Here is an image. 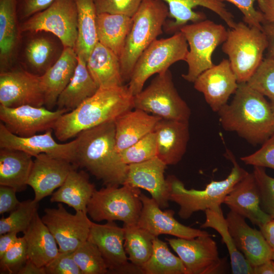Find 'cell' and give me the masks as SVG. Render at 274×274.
I'll use <instances>...</instances> for the list:
<instances>
[{"label":"cell","mask_w":274,"mask_h":274,"mask_svg":"<svg viewBox=\"0 0 274 274\" xmlns=\"http://www.w3.org/2000/svg\"><path fill=\"white\" fill-rule=\"evenodd\" d=\"M98 89L87 68L86 61L81 56H78L74 74L58 98L57 109L71 111L93 95Z\"/></svg>","instance_id":"836d02e7"},{"label":"cell","mask_w":274,"mask_h":274,"mask_svg":"<svg viewBox=\"0 0 274 274\" xmlns=\"http://www.w3.org/2000/svg\"><path fill=\"white\" fill-rule=\"evenodd\" d=\"M189 47L180 31L171 37L154 40L142 53L133 69L127 87L134 96L143 89L147 80L152 75L169 70L174 63L185 61Z\"/></svg>","instance_id":"52a82bcc"},{"label":"cell","mask_w":274,"mask_h":274,"mask_svg":"<svg viewBox=\"0 0 274 274\" xmlns=\"http://www.w3.org/2000/svg\"><path fill=\"white\" fill-rule=\"evenodd\" d=\"M270 104H271V107L272 111L273 113L274 114V103L270 102Z\"/></svg>","instance_id":"91938a15"},{"label":"cell","mask_w":274,"mask_h":274,"mask_svg":"<svg viewBox=\"0 0 274 274\" xmlns=\"http://www.w3.org/2000/svg\"><path fill=\"white\" fill-rule=\"evenodd\" d=\"M193 83L194 88L203 94L206 101L216 113L227 104L239 84L226 59L202 72Z\"/></svg>","instance_id":"e0dca14e"},{"label":"cell","mask_w":274,"mask_h":274,"mask_svg":"<svg viewBox=\"0 0 274 274\" xmlns=\"http://www.w3.org/2000/svg\"><path fill=\"white\" fill-rule=\"evenodd\" d=\"M87 240L99 249L108 269V273H120L129 262L124 247V228L114 221L104 224L92 222Z\"/></svg>","instance_id":"603a6c76"},{"label":"cell","mask_w":274,"mask_h":274,"mask_svg":"<svg viewBox=\"0 0 274 274\" xmlns=\"http://www.w3.org/2000/svg\"><path fill=\"white\" fill-rule=\"evenodd\" d=\"M126 165L141 163L157 156L156 136L152 131L119 152Z\"/></svg>","instance_id":"b9f144b4"},{"label":"cell","mask_w":274,"mask_h":274,"mask_svg":"<svg viewBox=\"0 0 274 274\" xmlns=\"http://www.w3.org/2000/svg\"><path fill=\"white\" fill-rule=\"evenodd\" d=\"M143 0H94L97 13L120 14L132 17Z\"/></svg>","instance_id":"bcb514c9"},{"label":"cell","mask_w":274,"mask_h":274,"mask_svg":"<svg viewBox=\"0 0 274 274\" xmlns=\"http://www.w3.org/2000/svg\"><path fill=\"white\" fill-rule=\"evenodd\" d=\"M167 165L158 157L128 165L124 184L148 191L162 209L168 207L169 189L164 173ZM123 184V185H124Z\"/></svg>","instance_id":"44dd1931"},{"label":"cell","mask_w":274,"mask_h":274,"mask_svg":"<svg viewBox=\"0 0 274 274\" xmlns=\"http://www.w3.org/2000/svg\"><path fill=\"white\" fill-rule=\"evenodd\" d=\"M26 32L28 35L20 55L22 67L41 76L60 57L64 47L60 40L51 33L42 31Z\"/></svg>","instance_id":"d6986e66"},{"label":"cell","mask_w":274,"mask_h":274,"mask_svg":"<svg viewBox=\"0 0 274 274\" xmlns=\"http://www.w3.org/2000/svg\"><path fill=\"white\" fill-rule=\"evenodd\" d=\"M78 63L74 48L64 47L58 60L40 76L46 108L52 110L58 98L71 81Z\"/></svg>","instance_id":"83f0119b"},{"label":"cell","mask_w":274,"mask_h":274,"mask_svg":"<svg viewBox=\"0 0 274 274\" xmlns=\"http://www.w3.org/2000/svg\"><path fill=\"white\" fill-rule=\"evenodd\" d=\"M223 203L259 227L272 219L261 208L260 193L253 173H248L234 185Z\"/></svg>","instance_id":"d4e9b609"},{"label":"cell","mask_w":274,"mask_h":274,"mask_svg":"<svg viewBox=\"0 0 274 274\" xmlns=\"http://www.w3.org/2000/svg\"><path fill=\"white\" fill-rule=\"evenodd\" d=\"M206 220L201 228H211L221 235L230 256L232 273L253 274V267L238 250L229 232L221 206L205 211Z\"/></svg>","instance_id":"d590c367"},{"label":"cell","mask_w":274,"mask_h":274,"mask_svg":"<svg viewBox=\"0 0 274 274\" xmlns=\"http://www.w3.org/2000/svg\"><path fill=\"white\" fill-rule=\"evenodd\" d=\"M253 89L274 103V58H263L261 63L247 82Z\"/></svg>","instance_id":"7bdbcfd3"},{"label":"cell","mask_w":274,"mask_h":274,"mask_svg":"<svg viewBox=\"0 0 274 274\" xmlns=\"http://www.w3.org/2000/svg\"><path fill=\"white\" fill-rule=\"evenodd\" d=\"M141 268L143 274H187L179 257L172 253L167 243L158 237L154 239L151 256Z\"/></svg>","instance_id":"f35d334b"},{"label":"cell","mask_w":274,"mask_h":274,"mask_svg":"<svg viewBox=\"0 0 274 274\" xmlns=\"http://www.w3.org/2000/svg\"><path fill=\"white\" fill-rule=\"evenodd\" d=\"M154 131L157 157L167 165L179 163L186 151L189 139V121L161 118Z\"/></svg>","instance_id":"484cf974"},{"label":"cell","mask_w":274,"mask_h":274,"mask_svg":"<svg viewBox=\"0 0 274 274\" xmlns=\"http://www.w3.org/2000/svg\"><path fill=\"white\" fill-rule=\"evenodd\" d=\"M17 232H9L0 234V258L16 242Z\"/></svg>","instance_id":"db71d44e"},{"label":"cell","mask_w":274,"mask_h":274,"mask_svg":"<svg viewBox=\"0 0 274 274\" xmlns=\"http://www.w3.org/2000/svg\"><path fill=\"white\" fill-rule=\"evenodd\" d=\"M23 234L28 259L38 266L44 267L59 253L56 240L38 212Z\"/></svg>","instance_id":"4dcf8cb0"},{"label":"cell","mask_w":274,"mask_h":274,"mask_svg":"<svg viewBox=\"0 0 274 274\" xmlns=\"http://www.w3.org/2000/svg\"><path fill=\"white\" fill-rule=\"evenodd\" d=\"M225 156L233 165L230 174L225 179L211 181L203 190L188 189L176 176L167 177L169 199L179 205L181 218L188 219L195 212L221 206L234 185L249 173L241 166L230 150H226Z\"/></svg>","instance_id":"5b68a950"},{"label":"cell","mask_w":274,"mask_h":274,"mask_svg":"<svg viewBox=\"0 0 274 274\" xmlns=\"http://www.w3.org/2000/svg\"><path fill=\"white\" fill-rule=\"evenodd\" d=\"M168 8L161 0H143L132 18V25L119 57L123 83L129 82L134 65L144 50L162 33Z\"/></svg>","instance_id":"277c9868"},{"label":"cell","mask_w":274,"mask_h":274,"mask_svg":"<svg viewBox=\"0 0 274 274\" xmlns=\"http://www.w3.org/2000/svg\"><path fill=\"white\" fill-rule=\"evenodd\" d=\"M259 10L261 12L264 22L274 25V0H257Z\"/></svg>","instance_id":"f5cc1de1"},{"label":"cell","mask_w":274,"mask_h":274,"mask_svg":"<svg viewBox=\"0 0 274 274\" xmlns=\"http://www.w3.org/2000/svg\"><path fill=\"white\" fill-rule=\"evenodd\" d=\"M18 274H46L44 267H39L30 259H28Z\"/></svg>","instance_id":"6f0895ef"},{"label":"cell","mask_w":274,"mask_h":274,"mask_svg":"<svg viewBox=\"0 0 274 274\" xmlns=\"http://www.w3.org/2000/svg\"><path fill=\"white\" fill-rule=\"evenodd\" d=\"M166 240L182 260L187 274H217L225 271L224 260L219 257L217 244L211 235Z\"/></svg>","instance_id":"7c38bea8"},{"label":"cell","mask_w":274,"mask_h":274,"mask_svg":"<svg viewBox=\"0 0 274 274\" xmlns=\"http://www.w3.org/2000/svg\"><path fill=\"white\" fill-rule=\"evenodd\" d=\"M134 109L162 119L189 121L191 110L178 92L170 71L157 75L149 85L133 96Z\"/></svg>","instance_id":"30bf717a"},{"label":"cell","mask_w":274,"mask_h":274,"mask_svg":"<svg viewBox=\"0 0 274 274\" xmlns=\"http://www.w3.org/2000/svg\"><path fill=\"white\" fill-rule=\"evenodd\" d=\"M160 119L138 109L120 115L114 121L116 150L119 153L153 131Z\"/></svg>","instance_id":"f1b7e54d"},{"label":"cell","mask_w":274,"mask_h":274,"mask_svg":"<svg viewBox=\"0 0 274 274\" xmlns=\"http://www.w3.org/2000/svg\"><path fill=\"white\" fill-rule=\"evenodd\" d=\"M22 33L45 31L58 38L64 47L75 48L78 18L75 0H55L45 10L20 23Z\"/></svg>","instance_id":"8fae6325"},{"label":"cell","mask_w":274,"mask_h":274,"mask_svg":"<svg viewBox=\"0 0 274 274\" xmlns=\"http://www.w3.org/2000/svg\"><path fill=\"white\" fill-rule=\"evenodd\" d=\"M17 13V0H0V71L14 67L22 33Z\"/></svg>","instance_id":"4316f807"},{"label":"cell","mask_w":274,"mask_h":274,"mask_svg":"<svg viewBox=\"0 0 274 274\" xmlns=\"http://www.w3.org/2000/svg\"><path fill=\"white\" fill-rule=\"evenodd\" d=\"M39 202L34 199L20 202L18 207L7 217L0 219V234L9 232H24L29 227L37 213Z\"/></svg>","instance_id":"ab89813d"},{"label":"cell","mask_w":274,"mask_h":274,"mask_svg":"<svg viewBox=\"0 0 274 274\" xmlns=\"http://www.w3.org/2000/svg\"><path fill=\"white\" fill-rule=\"evenodd\" d=\"M234 95L217 112L222 127L253 145L263 144L274 133L271 104L247 83H239Z\"/></svg>","instance_id":"6da1fadb"},{"label":"cell","mask_w":274,"mask_h":274,"mask_svg":"<svg viewBox=\"0 0 274 274\" xmlns=\"http://www.w3.org/2000/svg\"><path fill=\"white\" fill-rule=\"evenodd\" d=\"M65 109L52 111L44 107L23 105L9 108L0 105V119L12 133L26 137L53 129Z\"/></svg>","instance_id":"9a60e30c"},{"label":"cell","mask_w":274,"mask_h":274,"mask_svg":"<svg viewBox=\"0 0 274 274\" xmlns=\"http://www.w3.org/2000/svg\"><path fill=\"white\" fill-rule=\"evenodd\" d=\"M87 68L98 88H110L124 85L119 57L97 42L86 61Z\"/></svg>","instance_id":"f546056e"},{"label":"cell","mask_w":274,"mask_h":274,"mask_svg":"<svg viewBox=\"0 0 274 274\" xmlns=\"http://www.w3.org/2000/svg\"><path fill=\"white\" fill-rule=\"evenodd\" d=\"M259 228L267 243L274 250V219H271Z\"/></svg>","instance_id":"9f6ffc18"},{"label":"cell","mask_w":274,"mask_h":274,"mask_svg":"<svg viewBox=\"0 0 274 274\" xmlns=\"http://www.w3.org/2000/svg\"><path fill=\"white\" fill-rule=\"evenodd\" d=\"M84 211L68 212L62 203L46 208L41 218L53 235L59 252L72 253L88 239L92 222Z\"/></svg>","instance_id":"4fadbf2b"},{"label":"cell","mask_w":274,"mask_h":274,"mask_svg":"<svg viewBox=\"0 0 274 274\" xmlns=\"http://www.w3.org/2000/svg\"><path fill=\"white\" fill-rule=\"evenodd\" d=\"M74 260L82 274H106L108 269L97 246L87 240L73 252Z\"/></svg>","instance_id":"60d3db41"},{"label":"cell","mask_w":274,"mask_h":274,"mask_svg":"<svg viewBox=\"0 0 274 274\" xmlns=\"http://www.w3.org/2000/svg\"><path fill=\"white\" fill-rule=\"evenodd\" d=\"M253 167V174L259 189L261 208L274 219V178L267 174L264 167Z\"/></svg>","instance_id":"f6af8a7d"},{"label":"cell","mask_w":274,"mask_h":274,"mask_svg":"<svg viewBox=\"0 0 274 274\" xmlns=\"http://www.w3.org/2000/svg\"><path fill=\"white\" fill-rule=\"evenodd\" d=\"M133 109V96L127 85L98 88L75 109L62 114L53 130L57 140L65 141L82 131L114 121Z\"/></svg>","instance_id":"7a4b0ae2"},{"label":"cell","mask_w":274,"mask_h":274,"mask_svg":"<svg viewBox=\"0 0 274 274\" xmlns=\"http://www.w3.org/2000/svg\"><path fill=\"white\" fill-rule=\"evenodd\" d=\"M180 31L184 35L189 47L185 60L188 71L182 77L186 81L193 83L202 72L214 65L213 53L225 41L228 30L222 24L205 19L186 24Z\"/></svg>","instance_id":"9c48e42d"},{"label":"cell","mask_w":274,"mask_h":274,"mask_svg":"<svg viewBox=\"0 0 274 274\" xmlns=\"http://www.w3.org/2000/svg\"><path fill=\"white\" fill-rule=\"evenodd\" d=\"M94 185L84 171L72 169L63 184L53 192L51 202L63 203L73 208L76 212H86L87 205L95 190Z\"/></svg>","instance_id":"1f68e13d"},{"label":"cell","mask_w":274,"mask_h":274,"mask_svg":"<svg viewBox=\"0 0 274 274\" xmlns=\"http://www.w3.org/2000/svg\"><path fill=\"white\" fill-rule=\"evenodd\" d=\"M142 209L137 223L155 237L167 234L182 238L210 235L208 232L185 226L174 217L173 210H162L152 198L141 193Z\"/></svg>","instance_id":"ac0fdd59"},{"label":"cell","mask_w":274,"mask_h":274,"mask_svg":"<svg viewBox=\"0 0 274 274\" xmlns=\"http://www.w3.org/2000/svg\"><path fill=\"white\" fill-rule=\"evenodd\" d=\"M78 18V37L74 49L86 61L98 42L96 19L97 11L94 0H75Z\"/></svg>","instance_id":"8d00e7d4"},{"label":"cell","mask_w":274,"mask_h":274,"mask_svg":"<svg viewBox=\"0 0 274 274\" xmlns=\"http://www.w3.org/2000/svg\"><path fill=\"white\" fill-rule=\"evenodd\" d=\"M262 30L266 36L268 43L266 57L274 58V25L264 22L262 24Z\"/></svg>","instance_id":"11a10c76"},{"label":"cell","mask_w":274,"mask_h":274,"mask_svg":"<svg viewBox=\"0 0 274 274\" xmlns=\"http://www.w3.org/2000/svg\"><path fill=\"white\" fill-rule=\"evenodd\" d=\"M167 5L168 17L174 20L165 22L164 27L168 33H176L187 24L206 19V15L195 12L193 9L200 6L211 10L217 14L230 28H234L236 22L233 15L226 8L223 2L218 0H161Z\"/></svg>","instance_id":"cb8c5ba5"},{"label":"cell","mask_w":274,"mask_h":274,"mask_svg":"<svg viewBox=\"0 0 274 274\" xmlns=\"http://www.w3.org/2000/svg\"><path fill=\"white\" fill-rule=\"evenodd\" d=\"M76 137L77 167L86 169L106 186L124 184L128 165L116 149L114 121L82 131Z\"/></svg>","instance_id":"3957f363"},{"label":"cell","mask_w":274,"mask_h":274,"mask_svg":"<svg viewBox=\"0 0 274 274\" xmlns=\"http://www.w3.org/2000/svg\"><path fill=\"white\" fill-rule=\"evenodd\" d=\"M253 274H274V260L271 259L254 266Z\"/></svg>","instance_id":"680465c9"},{"label":"cell","mask_w":274,"mask_h":274,"mask_svg":"<svg viewBox=\"0 0 274 274\" xmlns=\"http://www.w3.org/2000/svg\"><path fill=\"white\" fill-rule=\"evenodd\" d=\"M52 130L22 137L12 133L1 123L0 148L22 151L35 157L45 153L65 160L75 166L77 139L64 144L58 143L52 136Z\"/></svg>","instance_id":"2e32d148"},{"label":"cell","mask_w":274,"mask_h":274,"mask_svg":"<svg viewBox=\"0 0 274 274\" xmlns=\"http://www.w3.org/2000/svg\"><path fill=\"white\" fill-rule=\"evenodd\" d=\"M27 181L37 202L52 195L64 183L70 172L77 167L71 162L47 154L35 157Z\"/></svg>","instance_id":"ffe728a7"},{"label":"cell","mask_w":274,"mask_h":274,"mask_svg":"<svg viewBox=\"0 0 274 274\" xmlns=\"http://www.w3.org/2000/svg\"><path fill=\"white\" fill-rule=\"evenodd\" d=\"M141 193L140 188L126 184L95 189L87 213L95 222L120 221L125 225L137 224L142 209Z\"/></svg>","instance_id":"ba28073f"},{"label":"cell","mask_w":274,"mask_h":274,"mask_svg":"<svg viewBox=\"0 0 274 274\" xmlns=\"http://www.w3.org/2000/svg\"><path fill=\"white\" fill-rule=\"evenodd\" d=\"M0 105L9 108L45 105L40 76L22 67L1 72Z\"/></svg>","instance_id":"5bb4252c"},{"label":"cell","mask_w":274,"mask_h":274,"mask_svg":"<svg viewBox=\"0 0 274 274\" xmlns=\"http://www.w3.org/2000/svg\"><path fill=\"white\" fill-rule=\"evenodd\" d=\"M17 191L13 188L0 185V214L11 213L15 210L20 203L17 199Z\"/></svg>","instance_id":"816d5d0a"},{"label":"cell","mask_w":274,"mask_h":274,"mask_svg":"<svg viewBox=\"0 0 274 274\" xmlns=\"http://www.w3.org/2000/svg\"><path fill=\"white\" fill-rule=\"evenodd\" d=\"M245 219L230 210L226 220L237 248L254 267L271 259L272 250L261 231L251 227Z\"/></svg>","instance_id":"7402d4cb"},{"label":"cell","mask_w":274,"mask_h":274,"mask_svg":"<svg viewBox=\"0 0 274 274\" xmlns=\"http://www.w3.org/2000/svg\"><path fill=\"white\" fill-rule=\"evenodd\" d=\"M124 247L129 261L140 266L149 259L153 252L156 237L137 224H123Z\"/></svg>","instance_id":"74e56055"},{"label":"cell","mask_w":274,"mask_h":274,"mask_svg":"<svg viewBox=\"0 0 274 274\" xmlns=\"http://www.w3.org/2000/svg\"><path fill=\"white\" fill-rule=\"evenodd\" d=\"M44 268L46 274H82L72 253L59 252Z\"/></svg>","instance_id":"c3c4849f"},{"label":"cell","mask_w":274,"mask_h":274,"mask_svg":"<svg viewBox=\"0 0 274 274\" xmlns=\"http://www.w3.org/2000/svg\"><path fill=\"white\" fill-rule=\"evenodd\" d=\"M55 0H17V13L21 22L33 15L41 12L49 6Z\"/></svg>","instance_id":"f907efd6"},{"label":"cell","mask_w":274,"mask_h":274,"mask_svg":"<svg viewBox=\"0 0 274 274\" xmlns=\"http://www.w3.org/2000/svg\"><path fill=\"white\" fill-rule=\"evenodd\" d=\"M132 25L131 17L120 14H97L96 28L98 42L120 57Z\"/></svg>","instance_id":"e575fe53"},{"label":"cell","mask_w":274,"mask_h":274,"mask_svg":"<svg viewBox=\"0 0 274 274\" xmlns=\"http://www.w3.org/2000/svg\"><path fill=\"white\" fill-rule=\"evenodd\" d=\"M246 164L274 169V133L256 152L241 157Z\"/></svg>","instance_id":"7dc6e473"},{"label":"cell","mask_w":274,"mask_h":274,"mask_svg":"<svg viewBox=\"0 0 274 274\" xmlns=\"http://www.w3.org/2000/svg\"><path fill=\"white\" fill-rule=\"evenodd\" d=\"M32 156L20 150L1 148L0 185L25 190L33 160Z\"/></svg>","instance_id":"d6a6232c"},{"label":"cell","mask_w":274,"mask_h":274,"mask_svg":"<svg viewBox=\"0 0 274 274\" xmlns=\"http://www.w3.org/2000/svg\"><path fill=\"white\" fill-rule=\"evenodd\" d=\"M271 259L274 260V250H272V255H271Z\"/></svg>","instance_id":"94428289"},{"label":"cell","mask_w":274,"mask_h":274,"mask_svg":"<svg viewBox=\"0 0 274 274\" xmlns=\"http://www.w3.org/2000/svg\"><path fill=\"white\" fill-rule=\"evenodd\" d=\"M268 45L263 31L239 22L228 30L222 51L228 56L237 82L247 83L263 59Z\"/></svg>","instance_id":"8992f818"},{"label":"cell","mask_w":274,"mask_h":274,"mask_svg":"<svg viewBox=\"0 0 274 274\" xmlns=\"http://www.w3.org/2000/svg\"><path fill=\"white\" fill-rule=\"evenodd\" d=\"M227 2L233 4L242 12L244 22L251 27L262 30L264 22L262 14L254 7V3L257 0H218Z\"/></svg>","instance_id":"681fc988"},{"label":"cell","mask_w":274,"mask_h":274,"mask_svg":"<svg viewBox=\"0 0 274 274\" xmlns=\"http://www.w3.org/2000/svg\"><path fill=\"white\" fill-rule=\"evenodd\" d=\"M28 259L25 239L23 236L19 237L15 244L0 258V273L18 274Z\"/></svg>","instance_id":"ee69618b"}]
</instances>
